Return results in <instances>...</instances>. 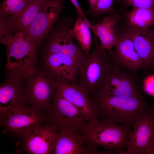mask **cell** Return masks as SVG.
I'll return each mask as SVG.
<instances>
[{
  "label": "cell",
  "mask_w": 154,
  "mask_h": 154,
  "mask_svg": "<svg viewBox=\"0 0 154 154\" xmlns=\"http://www.w3.org/2000/svg\"><path fill=\"white\" fill-rule=\"evenodd\" d=\"M132 128L109 119L101 121L88 122L82 129L80 135L84 143L90 149L98 151L100 145L109 150L121 154L127 147Z\"/></svg>",
  "instance_id": "cell-1"
},
{
  "label": "cell",
  "mask_w": 154,
  "mask_h": 154,
  "mask_svg": "<svg viewBox=\"0 0 154 154\" xmlns=\"http://www.w3.org/2000/svg\"><path fill=\"white\" fill-rule=\"evenodd\" d=\"M0 42L6 47V67L9 72L20 75L24 80L35 73L37 46L23 33L1 36Z\"/></svg>",
  "instance_id": "cell-2"
},
{
  "label": "cell",
  "mask_w": 154,
  "mask_h": 154,
  "mask_svg": "<svg viewBox=\"0 0 154 154\" xmlns=\"http://www.w3.org/2000/svg\"><path fill=\"white\" fill-rule=\"evenodd\" d=\"M98 114L104 118L133 129L141 112L148 108L142 96L122 98L97 95Z\"/></svg>",
  "instance_id": "cell-3"
},
{
  "label": "cell",
  "mask_w": 154,
  "mask_h": 154,
  "mask_svg": "<svg viewBox=\"0 0 154 154\" xmlns=\"http://www.w3.org/2000/svg\"><path fill=\"white\" fill-rule=\"evenodd\" d=\"M98 39L94 35L93 50L78 67V85L88 94L98 91L111 62L110 55L101 47Z\"/></svg>",
  "instance_id": "cell-4"
},
{
  "label": "cell",
  "mask_w": 154,
  "mask_h": 154,
  "mask_svg": "<svg viewBox=\"0 0 154 154\" xmlns=\"http://www.w3.org/2000/svg\"><path fill=\"white\" fill-rule=\"evenodd\" d=\"M46 114V124L53 126L58 131L77 133L82 131L88 122L76 107L56 90L51 107Z\"/></svg>",
  "instance_id": "cell-5"
},
{
  "label": "cell",
  "mask_w": 154,
  "mask_h": 154,
  "mask_svg": "<svg viewBox=\"0 0 154 154\" xmlns=\"http://www.w3.org/2000/svg\"><path fill=\"white\" fill-rule=\"evenodd\" d=\"M46 112L28 105L17 108L7 118L0 119L2 132L19 139L46 124Z\"/></svg>",
  "instance_id": "cell-6"
},
{
  "label": "cell",
  "mask_w": 154,
  "mask_h": 154,
  "mask_svg": "<svg viewBox=\"0 0 154 154\" xmlns=\"http://www.w3.org/2000/svg\"><path fill=\"white\" fill-rule=\"evenodd\" d=\"M75 21L67 15L58 20L48 34L45 51L66 55L74 59L79 65L86 56L75 43L71 33Z\"/></svg>",
  "instance_id": "cell-7"
},
{
  "label": "cell",
  "mask_w": 154,
  "mask_h": 154,
  "mask_svg": "<svg viewBox=\"0 0 154 154\" xmlns=\"http://www.w3.org/2000/svg\"><path fill=\"white\" fill-rule=\"evenodd\" d=\"M25 92L27 105L46 112L51 107L56 90L54 78L47 71H36L27 78Z\"/></svg>",
  "instance_id": "cell-8"
},
{
  "label": "cell",
  "mask_w": 154,
  "mask_h": 154,
  "mask_svg": "<svg viewBox=\"0 0 154 154\" xmlns=\"http://www.w3.org/2000/svg\"><path fill=\"white\" fill-rule=\"evenodd\" d=\"M154 114L149 109L141 111L122 154H151L153 148Z\"/></svg>",
  "instance_id": "cell-9"
},
{
  "label": "cell",
  "mask_w": 154,
  "mask_h": 154,
  "mask_svg": "<svg viewBox=\"0 0 154 154\" xmlns=\"http://www.w3.org/2000/svg\"><path fill=\"white\" fill-rule=\"evenodd\" d=\"M97 95L122 98L142 96L134 79L118 68L111 60L103 82Z\"/></svg>",
  "instance_id": "cell-10"
},
{
  "label": "cell",
  "mask_w": 154,
  "mask_h": 154,
  "mask_svg": "<svg viewBox=\"0 0 154 154\" xmlns=\"http://www.w3.org/2000/svg\"><path fill=\"white\" fill-rule=\"evenodd\" d=\"M64 0H45L31 25L24 33L36 46L50 33L58 20Z\"/></svg>",
  "instance_id": "cell-11"
},
{
  "label": "cell",
  "mask_w": 154,
  "mask_h": 154,
  "mask_svg": "<svg viewBox=\"0 0 154 154\" xmlns=\"http://www.w3.org/2000/svg\"><path fill=\"white\" fill-rule=\"evenodd\" d=\"M24 80L20 75L9 72L0 84V119L9 116L15 109L27 105Z\"/></svg>",
  "instance_id": "cell-12"
},
{
  "label": "cell",
  "mask_w": 154,
  "mask_h": 154,
  "mask_svg": "<svg viewBox=\"0 0 154 154\" xmlns=\"http://www.w3.org/2000/svg\"><path fill=\"white\" fill-rule=\"evenodd\" d=\"M54 85L56 90L76 107L88 122L99 121L96 102L89 98L78 84H71L54 79Z\"/></svg>",
  "instance_id": "cell-13"
},
{
  "label": "cell",
  "mask_w": 154,
  "mask_h": 154,
  "mask_svg": "<svg viewBox=\"0 0 154 154\" xmlns=\"http://www.w3.org/2000/svg\"><path fill=\"white\" fill-rule=\"evenodd\" d=\"M58 131L48 124L19 139L22 151L29 154L53 153Z\"/></svg>",
  "instance_id": "cell-14"
},
{
  "label": "cell",
  "mask_w": 154,
  "mask_h": 154,
  "mask_svg": "<svg viewBox=\"0 0 154 154\" xmlns=\"http://www.w3.org/2000/svg\"><path fill=\"white\" fill-rule=\"evenodd\" d=\"M44 60L48 71L55 79L78 84L77 78L79 64L74 59L59 53L45 52Z\"/></svg>",
  "instance_id": "cell-15"
},
{
  "label": "cell",
  "mask_w": 154,
  "mask_h": 154,
  "mask_svg": "<svg viewBox=\"0 0 154 154\" xmlns=\"http://www.w3.org/2000/svg\"><path fill=\"white\" fill-rule=\"evenodd\" d=\"M114 47L115 51L110 55L112 61L116 64L133 73L140 70L145 69L132 41L129 38L123 34L116 36Z\"/></svg>",
  "instance_id": "cell-16"
},
{
  "label": "cell",
  "mask_w": 154,
  "mask_h": 154,
  "mask_svg": "<svg viewBox=\"0 0 154 154\" xmlns=\"http://www.w3.org/2000/svg\"><path fill=\"white\" fill-rule=\"evenodd\" d=\"M45 0H32L26 8L15 18L0 24V35L22 32L28 29Z\"/></svg>",
  "instance_id": "cell-17"
},
{
  "label": "cell",
  "mask_w": 154,
  "mask_h": 154,
  "mask_svg": "<svg viewBox=\"0 0 154 154\" xmlns=\"http://www.w3.org/2000/svg\"><path fill=\"white\" fill-rule=\"evenodd\" d=\"M123 34L132 41L145 69H154V34H148L129 29Z\"/></svg>",
  "instance_id": "cell-18"
},
{
  "label": "cell",
  "mask_w": 154,
  "mask_h": 154,
  "mask_svg": "<svg viewBox=\"0 0 154 154\" xmlns=\"http://www.w3.org/2000/svg\"><path fill=\"white\" fill-rule=\"evenodd\" d=\"M119 18L118 15L111 13L96 23L92 22L94 28L93 33L100 40L101 47L107 50L109 55L113 52L112 48L116 41L115 30Z\"/></svg>",
  "instance_id": "cell-19"
},
{
  "label": "cell",
  "mask_w": 154,
  "mask_h": 154,
  "mask_svg": "<svg viewBox=\"0 0 154 154\" xmlns=\"http://www.w3.org/2000/svg\"><path fill=\"white\" fill-rule=\"evenodd\" d=\"M84 143L77 133L58 131L53 153L82 154L90 153L84 147Z\"/></svg>",
  "instance_id": "cell-20"
},
{
  "label": "cell",
  "mask_w": 154,
  "mask_h": 154,
  "mask_svg": "<svg viewBox=\"0 0 154 154\" xmlns=\"http://www.w3.org/2000/svg\"><path fill=\"white\" fill-rule=\"evenodd\" d=\"M126 19L129 29L150 34L153 31L149 28L154 25V9L133 8L127 13Z\"/></svg>",
  "instance_id": "cell-21"
},
{
  "label": "cell",
  "mask_w": 154,
  "mask_h": 154,
  "mask_svg": "<svg viewBox=\"0 0 154 154\" xmlns=\"http://www.w3.org/2000/svg\"><path fill=\"white\" fill-rule=\"evenodd\" d=\"M90 29L84 22L82 17L78 15L71 30L72 36L76 40L78 46L86 56L91 51L92 38Z\"/></svg>",
  "instance_id": "cell-22"
},
{
  "label": "cell",
  "mask_w": 154,
  "mask_h": 154,
  "mask_svg": "<svg viewBox=\"0 0 154 154\" xmlns=\"http://www.w3.org/2000/svg\"><path fill=\"white\" fill-rule=\"evenodd\" d=\"M32 0H3L0 6V24L19 15Z\"/></svg>",
  "instance_id": "cell-23"
},
{
  "label": "cell",
  "mask_w": 154,
  "mask_h": 154,
  "mask_svg": "<svg viewBox=\"0 0 154 154\" xmlns=\"http://www.w3.org/2000/svg\"><path fill=\"white\" fill-rule=\"evenodd\" d=\"M89 9L88 13L97 18L100 15L111 12L114 0H88Z\"/></svg>",
  "instance_id": "cell-24"
},
{
  "label": "cell",
  "mask_w": 154,
  "mask_h": 154,
  "mask_svg": "<svg viewBox=\"0 0 154 154\" xmlns=\"http://www.w3.org/2000/svg\"><path fill=\"white\" fill-rule=\"evenodd\" d=\"M120 3L133 8L154 9V0H118Z\"/></svg>",
  "instance_id": "cell-25"
},
{
  "label": "cell",
  "mask_w": 154,
  "mask_h": 154,
  "mask_svg": "<svg viewBox=\"0 0 154 154\" xmlns=\"http://www.w3.org/2000/svg\"><path fill=\"white\" fill-rule=\"evenodd\" d=\"M144 86L147 92L150 94H154V76L150 77L145 80Z\"/></svg>",
  "instance_id": "cell-26"
},
{
  "label": "cell",
  "mask_w": 154,
  "mask_h": 154,
  "mask_svg": "<svg viewBox=\"0 0 154 154\" xmlns=\"http://www.w3.org/2000/svg\"><path fill=\"white\" fill-rule=\"evenodd\" d=\"M154 114V106L151 108L149 109Z\"/></svg>",
  "instance_id": "cell-27"
},
{
  "label": "cell",
  "mask_w": 154,
  "mask_h": 154,
  "mask_svg": "<svg viewBox=\"0 0 154 154\" xmlns=\"http://www.w3.org/2000/svg\"><path fill=\"white\" fill-rule=\"evenodd\" d=\"M153 150H154V137H153Z\"/></svg>",
  "instance_id": "cell-28"
}]
</instances>
